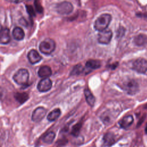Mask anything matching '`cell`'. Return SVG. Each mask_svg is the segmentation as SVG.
Instances as JSON below:
<instances>
[{"label":"cell","mask_w":147,"mask_h":147,"mask_svg":"<svg viewBox=\"0 0 147 147\" xmlns=\"http://www.w3.org/2000/svg\"><path fill=\"white\" fill-rule=\"evenodd\" d=\"M120 87L124 91L130 95H134L140 91L139 84L134 79H127L121 83Z\"/></svg>","instance_id":"6da1fadb"},{"label":"cell","mask_w":147,"mask_h":147,"mask_svg":"<svg viewBox=\"0 0 147 147\" xmlns=\"http://www.w3.org/2000/svg\"><path fill=\"white\" fill-rule=\"evenodd\" d=\"M111 21V16L104 13L99 16L95 21L94 27L95 30L101 32L106 29Z\"/></svg>","instance_id":"7a4b0ae2"},{"label":"cell","mask_w":147,"mask_h":147,"mask_svg":"<svg viewBox=\"0 0 147 147\" xmlns=\"http://www.w3.org/2000/svg\"><path fill=\"white\" fill-rule=\"evenodd\" d=\"M29 77L28 71L25 68L18 69L13 76L14 81L21 86H27Z\"/></svg>","instance_id":"3957f363"},{"label":"cell","mask_w":147,"mask_h":147,"mask_svg":"<svg viewBox=\"0 0 147 147\" xmlns=\"http://www.w3.org/2000/svg\"><path fill=\"white\" fill-rule=\"evenodd\" d=\"M38 48L41 53L48 55L54 51L56 48V44L53 39L47 38L40 43Z\"/></svg>","instance_id":"277c9868"},{"label":"cell","mask_w":147,"mask_h":147,"mask_svg":"<svg viewBox=\"0 0 147 147\" xmlns=\"http://www.w3.org/2000/svg\"><path fill=\"white\" fill-rule=\"evenodd\" d=\"M131 69L137 73L145 74L147 72V60L142 57L136 59L132 63Z\"/></svg>","instance_id":"5b68a950"},{"label":"cell","mask_w":147,"mask_h":147,"mask_svg":"<svg viewBox=\"0 0 147 147\" xmlns=\"http://www.w3.org/2000/svg\"><path fill=\"white\" fill-rule=\"evenodd\" d=\"M56 10L60 14H68L73 10L72 4L68 1H63L56 4Z\"/></svg>","instance_id":"8992f818"},{"label":"cell","mask_w":147,"mask_h":147,"mask_svg":"<svg viewBox=\"0 0 147 147\" xmlns=\"http://www.w3.org/2000/svg\"><path fill=\"white\" fill-rule=\"evenodd\" d=\"M113 33L111 30L106 29L99 32L98 34V41L102 44H109L112 38Z\"/></svg>","instance_id":"52a82bcc"},{"label":"cell","mask_w":147,"mask_h":147,"mask_svg":"<svg viewBox=\"0 0 147 147\" xmlns=\"http://www.w3.org/2000/svg\"><path fill=\"white\" fill-rule=\"evenodd\" d=\"M47 114V110L43 107H38L34 110L32 114L33 121L38 122L41 121Z\"/></svg>","instance_id":"ba28073f"},{"label":"cell","mask_w":147,"mask_h":147,"mask_svg":"<svg viewBox=\"0 0 147 147\" xmlns=\"http://www.w3.org/2000/svg\"><path fill=\"white\" fill-rule=\"evenodd\" d=\"M52 83L50 79L43 78L41 79L37 84V88L40 92H46L49 90L52 87Z\"/></svg>","instance_id":"9c48e42d"},{"label":"cell","mask_w":147,"mask_h":147,"mask_svg":"<svg viewBox=\"0 0 147 147\" xmlns=\"http://www.w3.org/2000/svg\"><path fill=\"white\" fill-rule=\"evenodd\" d=\"M100 62L97 60H88L85 65L84 72L86 74L90 73L92 69H95L100 67Z\"/></svg>","instance_id":"30bf717a"},{"label":"cell","mask_w":147,"mask_h":147,"mask_svg":"<svg viewBox=\"0 0 147 147\" xmlns=\"http://www.w3.org/2000/svg\"><path fill=\"white\" fill-rule=\"evenodd\" d=\"M27 56L29 61L32 64H34L37 63H38L42 59L38 52L34 49H31L28 52Z\"/></svg>","instance_id":"8fae6325"},{"label":"cell","mask_w":147,"mask_h":147,"mask_svg":"<svg viewBox=\"0 0 147 147\" xmlns=\"http://www.w3.org/2000/svg\"><path fill=\"white\" fill-rule=\"evenodd\" d=\"M10 41V30L7 28L2 27L1 29L0 41L1 44H6Z\"/></svg>","instance_id":"7c38bea8"},{"label":"cell","mask_w":147,"mask_h":147,"mask_svg":"<svg viewBox=\"0 0 147 147\" xmlns=\"http://www.w3.org/2000/svg\"><path fill=\"white\" fill-rule=\"evenodd\" d=\"M134 121L133 117L131 115H127L123 117L118 122L120 127L122 129L128 128Z\"/></svg>","instance_id":"4fadbf2b"},{"label":"cell","mask_w":147,"mask_h":147,"mask_svg":"<svg viewBox=\"0 0 147 147\" xmlns=\"http://www.w3.org/2000/svg\"><path fill=\"white\" fill-rule=\"evenodd\" d=\"M133 42L138 47L145 45L147 44V35L142 33L137 35L134 37Z\"/></svg>","instance_id":"5bb4252c"},{"label":"cell","mask_w":147,"mask_h":147,"mask_svg":"<svg viewBox=\"0 0 147 147\" xmlns=\"http://www.w3.org/2000/svg\"><path fill=\"white\" fill-rule=\"evenodd\" d=\"M38 75L43 78H48L52 75V70L48 65H42L39 68L37 71Z\"/></svg>","instance_id":"9a60e30c"},{"label":"cell","mask_w":147,"mask_h":147,"mask_svg":"<svg viewBox=\"0 0 147 147\" xmlns=\"http://www.w3.org/2000/svg\"><path fill=\"white\" fill-rule=\"evenodd\" d=\"M103 144L105 146H110L115 143V135L111 132H107L105 134L103 137Z\"/></svg>","instance_id":"2e32d148"},{"label":"cell","mask_w":147,"mask_h":147,"mask_svg":"<svg viewBox=\"0 0 147 147\" xmlns=\"http://www.w3.org/2000/svg\"><path fill=\"white\" fill-rule=\"evenodd\" d=\"M12 34L14 38L16 40H21L25 36V33L23 29L18 26H16L13 29Z\"/></svg>","instance_id":"e0dca14e"},{"label":"cell","mask_w":147,"mask_h":147,"mask_svg":"<svg viewBox=\"0 0 147 147\" xmlns=\"http://www.w3.org/2000/svg\"><path fill=\"white\" fill-rule=\"evenodd\" d=\"M84 96L87 102V103L90 106H93L94 105L95 102V98L93 94L91 93V91L88 88H85L84 90Z\"/></svg>","instance_id":"ac0fdd59"},{"label":"cell","mask_w":147,"mask_h":147,"mask_svg":"<svg viewBox=\"0 0 147 147\" xmlns=\"http://www.w3.org/2000/svg\"><path fill=\"white\" fill-rule=\"evenodd\" d=\"M60 114H61L60 110L59 109L57 108V109L53 110L51 112H50L48 114V115H47V118L49 121L52 122V121L56 120L60 115Z\"/></svg>","instance_id":"d6986e66"},{"label":"cell","mask_w":147,"mask_h":147,"mask_svg":"<svg viewBox=\"0 0 147 147\" xmlns=\"http://www.w3.org/2000/svg\"><path fill=\"white\" fill-rule=\"evenodd\" d=\"M55 137V133L53 131H49L42 137V140L44 142L48 144H50L53 141Z\"/></svg>","instance_id":"ffe728a7"},{"label":"cell","mask_w":147,"mask_h":147,"mask_svg":"<svg viewBox=\"0 0 147 147\" xmlns=\"http://www.w3.org/2000/svg\"><path fill=\"white\" fill-rule=\"evenodd\" d=\"M14 98L18 102L23 103L29 98V96L26 92H17L14 94Z\"/></svg>","instance_id":"44dd1931"},{"label":"cell","mask_w":147,"mask_h":147,"mask_svg":"<svg viewBox=\"0 0 147 147\" xmlns=\"http://www.w3.org/2000/svg\"><path fill=\"white\" fill-rule=\"evenodd\" d=\"M83 72H84V68H83V66L80 64H77L75 66H74V68H72L71 72V75H79Z\"/></svg>","instance_id":"7402d4cb"},{"label":"cell","mask_w":147,"mask_h":147,"mask_svg":"<svg viewBox=\"0 0 147 147\" xmlns=\"http://www.w3.org/2000/svg\"><path fill=\"white\" fill-rule=\"evenodd\" d=\"M82 127V123H77L76 124H75L72 129L71 134L75 136V137H78L79 136V134L80 133V129Z\"/></svg>","instance_id":"603a6c76"},{"label":"cell","mask_w":147,"mask_h":147,"mask_svg":"<svg viewBox=\"0 0 147 147\" xmlns=\"http://www.w3.org/2000/svg\"><path fill=\"white\" fill-rule=\"evenodd\" d=\"M26 8V11L28 13V14L30 16H35V12L34 10H33V7L32 6L29 5H25Z\"/></svg>","instance_id":"cb8c5ba5"},{"label":"cell","mask_w":147,"mask_h":147,"mask_svg":"<svg viewBox=\"0 0 147 147\" xmlns=\"http://www.w3.org/2000/svg\"><path fill=\"white\" fill-rule=\"evenodd\" d=\"M34 6H35V7H36V9L37 10V12L41 13L42 12V7L41 5V4L39 3L38 1H34Z\"/></svg>","instance_id":"d4e9b609"},{"label":"cell","mask_w":147,"mask_h":147,"mask_svg":"<svg viewBox=\"0 0 147 147\" xmlns=\"http://www.w3.org/2000/svg\"><path fill=\"white\" fill-rule=\"evenodd\" d=\"M136 16L144 19L145 21L147 22V13H142V12H138L136 13Z\"/></svg>","instance_id":"484cf974"},{"label":"cell","mask_w":147,"mask_h":147,"mask_svg":"<svg viewBox=\"0 0 147 147\" xmlns=\"http://www.w3.org/2000/svg\"><path fill=\"white\" fill-rule=\"evenodd\" d=\"M145 118V115H144V116L141 118V119L138 121V123H137V127H139V126L142 124V123L143 122V121H144V120Z\"/></svg>","instance_id":"4316f807"},{"label":"cell","mask_w":147,"mask_h":147,"mask_svg":"<svg viewBox=\"0 0 147 147\" xmlns=\"http://www.w3.org/2000/svg\"><path fill=\"white\" fill-rule=\"evenodd\" d=\"M145 132L146 134H147V123L146 125V126H145Z\"/></svg>","instance_id":"83f0119b"}]
</instances>
